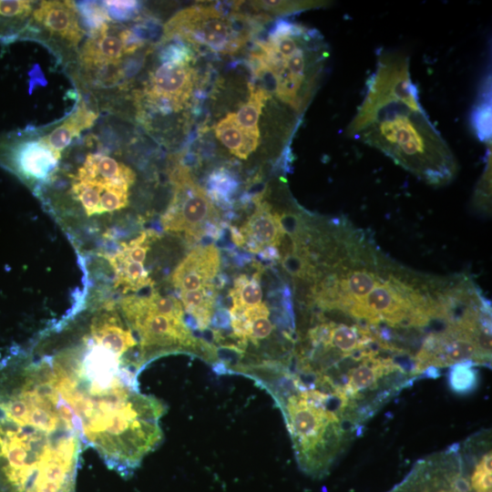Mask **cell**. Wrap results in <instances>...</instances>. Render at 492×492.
<instances>
[{
  "label": "cell",
  "mask_w": 492,
  "mask_h": 492,
  "mask_svg": "<svg viewBox=\"0 0 492 492\" xmlns=\"http://www.w3.org/2000/svg\"><path fill=\"white\" fill-rule=\"evenodd\" d=\"M43 357L55 388L75 416L83 443L97 451L108 467L130 477L163 440L159 421L166 405L142 394L138 375L86 334L78 343Z\"/></svg>",
  "instance_id": "obj_1"
},
{
  "label": "cell",
  "mask_w": 492,
  "mask_h": 492,
  "mask_svg": "<svg viewBox=\"0 0 492 492\" xmlns=\"http://www.w3.org/2000/svg\"><path fill=\"white\" fill-rule=\"evenodd\" d=\"M82 444L46 360H1L0 492H75Z\"/></svg>",
  "instance_id": "obj_2"
},
{
  "label": "cell",
  "mask_w": 492,
  "mask_h": 492,
  "mask_svg": "<svg viewBox=\"0 0 492 492\" xmlns=\"http://www.w3.org/2000/svg\"><path fill=\"white\" fill-rule=\"evenodd\" d=\"M347 135L432 186L447 185L457 173L451 149L419 102L408 56L399 51L378 54Z\"/></svg>",
  "instance_id": "obj_3"
},
{
  "label": "cell",
  "mask_w": 492,
  "mask_h": 492,
  "mask_svg": "<svg viewBox=\"0 0 492 492\" xmlns=\"http://www.w3.org/2000/svg\"><path fill=\"white\" fill-rule=\"evenodd\" d=\"M239 374L272 395L282 414L300 469L313 478L329 474L364 426L345 398L302 378L287 364L250 365Z\"/></svg>",
  "instance_id": "obj_4"
},
{
  "label": "cell",
  "mask_w": 492,
  "mask_h": 492,
  "mask_svg": "<svg viewBox=\"0 0 492 492\" xmlns=\"http://www.w3.org/2000/svg\"><path fill=\"white\" fill-rule=\"evenodd\" d=\"M329 51L315 29L281 20L251 54L253 74L270 82V94L300 116L322 78Z\"/></svg>",
  "instance_id": "obj_5"
},
{
  "label": "cell",
  "mask_w": 492,
  "mask_h": 492,
  "mask_svg": "<svg viewBox=\"0 0 492 492\" xmlns=\"http://www.w3.org/2000/svg\"><path fill=\"white\" fill-rule=\"evenodd\" d=\"M119 307L137 340L141 371L153 360L170 354H190L209 364L213 361L212 347L195 336L178 298L152 291L149 295L123 297Z\"/></svg>",
  "instance_id": "obj_6"
},
{
  "label": "cell",
  "mask_w": 492,
  "mask_h": 492,
  "mask_svg": "<svg viewBox=\"0 0 492 492\" xmlns=\"http://www.w3.org/2000/svg\"><path fill=\"white\" fill-rule=\"evenodd\" d=\"M251 26L245 15L222 11L214 5H195L179 10L165 24L163 40L232 55L251 39Z\"/></svg>",
  "instance_id": "obj_7"
},
{
  "label": "cell",
  "mask_w": 492,
  "mask_h": 492,
  "mask_svg": "<svg viewBox=\"0 0 492 492\" xmlns=\"http://www.w3.org/2000/svg\"><path fill=\"white\" fill-rule=\"evenodd\" d=\"M135 179L128 166L108 155L91 153L74 175L71 193L87 216L112 213L128 206Z\"/></svg>",
  "instance_id": "obj_8"
},
{
  "label": "cell",
  "mask_w": 492,
  "mask_h": 492,
  "mask_svg": "<svg viewBox=\"0 0 492 492\" xmlns=\"http://www.w3.org/2000/svg\"><path fill=\"white\" fill-rule=\"evenodd\" d=\"M143 46L142 39L123 25L107 22L90 31L77 51L83 77L99 87L112 86L123 76V64Z\"/></svg>",
  "instance_id": "obj_9"
},
{
  "label": "cell",
  "mask_w": 492,
  "mask_h": 492,
  "mask_svg": "<svg viewBox=\"0 0 492 492\" xmlns=\"http://www.w3.org/2000/svg\"><path fill=\"white\" fill-rule=\"evenodd\" d=\"M170 181L173 193L160 218L163 230L198 240L216 229L219 213L210 195L193 180L189 169L177 166L170 173Z\"/></svg>",
  "instance_id": "obj_10"
},
{
  "label": "cell",
  "mask_w": 492,
  "mask_h": 492,
  "mask_svg": "<svg viewBox=\"0 0 492 492\" xmlns=\"http://www.w3.org/2000/svg\"><path fill=\"white\" fill-rule=\"evenodd\" d=\"M161 64L153 69L139 93V104L156 114L181 110L190 98L194 69L185 47L173 45L161 56Z\"/></svg>",
  "instance_id": "obj_11"
},
{
  "label": "cell",
  "mask_w": 492,
  "mask_h": 492,
  "mask_svg": "<svg viewBox=\"0 0 492 492\" xmlns=\"http://www.w3.org/2000/svg\"><path fill=\"white\" fill-rule=\"evenodd\" d=\"M61 152L50 147L33 128L15 130L0 137V166L26 186L36 188L55 173Z\"/></svg>",
  "instance_id": "obj_12"
},
{
  "label": "cell",
  "mask_w": 492,
  "mask_h": 492,
  "mask_svg": "<svg viewBox=\"0 0 492 492\" xmlns=\"http://www.w3.org/2000/svg\"><path fill=\"white\" fill-rule=\"evenodd\" d=\"M387 492H473L460 444L418 460Z\"/></svg>",
  "instance_id": "obj_13"
},
{
  "label": "cell",
  "mask_w": 492,
  "mask_h": 492,
  "mask_svg": "<svg viewBox=\"0 0 492 492\" xmlns=\"http://www.w3.org/2000/svg\"><path fill=\"white\" fill-rule=\"evenodd\" d=\"M39 35L40 40L51 47L77 52L85 30L76 3L48 0L36 4L26 38H37Z\"/></svg>",
  "instance_id": "obj_14"
},
{
  "label": "cell",
  "mask_w": 492,
  "mask_h": 492,
  "mask_svg": "<svg viewBox=\"0 0 492 492\" xmlns=\"http://www.w3.org/2000/svg\"><path fill=\"white\" fill-rule=\"evenodd\" d=\"M156 237L154 231H145L137 238L121 242L113 254L105 256L115 273V287L123 293L137 292L152 284L144 261Z\"/></svg>",
  "instance_id": "obj_15"
},
{
  "label": "cell",
  "mask_w": 492,
  "mask_h": 492,
  "mask_svg": "<svg viewBox=\"0 0 492 492\" xmlns=\"http://www.w3.org/2000/svg\"><path fill=\"white\" fill-rule=\"evenodd\" d=\"M284 234L282 217L267 202L258 203L240 230L232 228L233 241L240 246L246 245V249L254 253L275 249Z\"/></svg>",
  "instance_id": "obj_16"
},
{
  "label": "cell",
  "mask_w": 492,
  "mask_h": 492,
  "mask_svg": "<svg viewBox=\"0 0 492 492\" xmlns=\"http://www.w3.org/2000/svg\"><path fill=\"white\" fill-rule=\"evenodd\" d=\"M220 267V254L214 244L197 246L175 267L170 283L179 292L198 290L213 283Z\"/></svg>",
  "instance_id": "obj_17"
},
{
  "label": "cell",
  "mask_w": 492,
  "mask_h": 492,
  "mask_svg": "<svg viewBox=\"0 0 492 492\" xmlns=\"http://www.w3.org/2000/svg\"><path fill=\"white\" fill-rule=\"evenodd\" d=\"M97 118L98 114L82 101L66 119L44 134L43 138L50 147L61 152L84 129L90 128Z\"/></svg>",
  "instance_id": "obj_18"
},
{
  "label": "cell",
  "mask_w": 492,
  "mask_h": 492,
  "mask_svg": "<svg viewBox=\"0 0 492 492\" xmlns=\"http://www.w3.org/2000/svg\"><path fill=\"white\" fill-rule=\"evenodd\" d=\"M35 5V1H0V42L26 38Z\"/></svg>",
  "instance_id": "obj_19"
},
{
  "label": "cell",
  "mask_w": 492,
  "mask_h": 492,
  "mask_svg": "<svg viewBox=\"0 0 492 492\" xmlns=\"http://www.w3.org/2000/svg\"><path fill=\"white\" fill-rule=\"evenodd\" d=\"M217 292L214 284L192 291L179 292L184 312L191 319V327L202 332L207 330L213 318Z\"/></svg>",
  "instance_id": "obj_20"
},
{
  "label": "cell",
  "mask_w": 492,
  "mask_h": 492,
  "mask_svg": "<svg viewBox=\"0 0 492 492\" xmlns=\"http://www.w3.org/2000/svg\"><path fill=\"white\" fill-rule=\"evenodd\" d=\"M216 138L235 157L246 159L259 146L239 126L235 113H229L214 127Z\"/></svg>",
  "instance_id": "obj_21"
},
{
  "label": "cell",
  "mask_w": 492,
  "mask_h": 492,
  "mask_svg": "<svg viewBox=\"0 0 492 492\" xmlns=\"http://www.w3.org/2000/svg\"><path fill=\"white\" fill-rule=\"evenodd\" d=\"M249 87V98L235 113V117L241 128L260 142L259 118L271 94L263 87L250 85Z\"/></svg>",
  "instance_id": "obj_22"
},
{
  "label": "cell",
  "mask_w": 492,
  "mask_h": 492,
  "mask_svg": "<svg viewBox=\"0 0 492 492\" xmlns=\"http://www.w3.org/2000/svg\"><path fill=\"white\" fill-rule=\"evenodd\" d=\"M232 306L249 307L259 304L262 300V290L258 273L252 276L240 274L230 291Z\"/></svg>",
  "instance_id": "obj_23"
},
{
  "label": "cell",
  "mask_w": 492,
  "mask_h": 492,
  "mask_svg": "<svg viewBox=\"0 0 492 492\" xmlns=\"http://www.w3.org/2000/svg\"><path fill=\"white\" fill-rule=\"evenodd\" d=\"M472 362H461L450 366L448 384L458 395L472 393L478 384L479 373Z\"/></svg>",
  "instance_id": "obj_24"
},
{
  "label": "cell",
  "mask_w": 492,
  "mask_h": 492,
  "mask_svg": "<svg viewBox=\"0 0 492 492\" xmlns=\"http://www.w3.org/2000/svg\"><path fill=\"white\" fill-rule=\"evenodd\" d=\"M76 5L84 25L88 27L90 31L107 22L112 21L103 2L85 1Z\"/></svg>",
  "instance_id": "obj_25"
},
{
  "label": "cell",
  "mask_w": 492,
  "mask_h": 492,
  "mask_svg": "<svg viewBox=\"0 0 492 492\" xmlns=\"http://www.w3.org/2000/svg\"><path fill=\"white\" fill-rule=\"evenodd\" d=\"M325 2L320 1H268V2H254L252 5L262 8L266 11H273L276 13H292L305 9L319 7L324 5Z\"/></svg>",
  "instance_id": "obj_26"
},
{
  "label": "cell",
  "mask_w": 492,
  "mask_h": 492,
  "mask_svg": "<svg viewBox=\"0 0 492 492\" xmlns=\"http://www.w3.org/2000/svg\"><path fill=\"white\" fill-rule=\"evenodd\" d=\"M110 19L130 18L138 11L136 1H103Z\"/></svg>",
  "instance_id": "obj_27"
},
{
  "label": "cell",
  "mask_w": 492,
  "mask_h": 492,
  "mask_svg": "<svg viewBox=\"0 0 492 492\" xmlns=\"http://www.w3.org/2000/svg\"><path fill=\"white\" fill-rule=\"evenodd\" d=\"M490 307H491V305H490ZM489 311H490V308H489V310L485 313V315L483 316V318L486 316V314H487ZM483 318L477 323V324L472 330H470V331H468V332L473 331V330L478 325V323L483 320ZM468 332H466V333H468ZM465 333H463V334H465ZM463 334H461V335H463ZM461 335H458V336H461ZM455 337H457V336H455ZM451 338H453V337H451ZM448 339H450V338H448ZM448 339H446V340H448ZM443 341H446V340H443ZM443 341H441V342H439V343H443ZM438 344H439V343H436V345L432 346L428 351H426L424 354H422V355L419 357V359H420L421 357H423L425 354L429 353L432 349H434L435 347H436ZM417 362H418V361H417Z\"/></svg>",
  "instance_id": "obj_28"
}]
</instances>
